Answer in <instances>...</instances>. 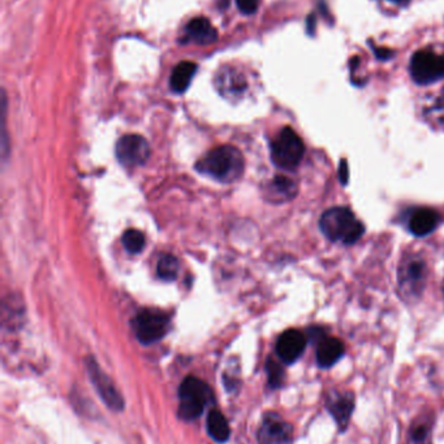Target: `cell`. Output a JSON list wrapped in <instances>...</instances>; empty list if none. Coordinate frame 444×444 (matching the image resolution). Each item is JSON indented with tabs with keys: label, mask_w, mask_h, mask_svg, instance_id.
<instances>
[{
	"label": "cell",
	"mask_w": 444,
	"mask_h": 444,
	"mask_svg": "<svg viewBox=\"0 0 444 444\" xmlns=\"http://www.w3.org/2000/svg\"><path fill=\"white\" fill-rule=\"evenodd\" d=\"M218 32L206 17H196L185 28V41L198 44H209L216 41Z\"/></svg>",
	"instance_id": "cell-12"
},
{
	"label": "cell",
	"mask_w": 444,
	"mask_h": 444,
	"mask_svg": "<svg viewBox=\"0 0 444 444\" xmlns=\"http://www.w3.org/2000/svg\"><path fill=\"white\" fill-rule=\"evenodd\" d=\"M390 1H392V3H396V4H400V6H404V4L409 3L411 0H390Z\"/></svg>",
	"instance_id": "cell-26"
},
{
	"label": "cell",
	"mask_w": 444,
	"mask_h": 444,
	"mask_svg": "<svg viewBox=\"0 0 444 444\" xmlns=\"http://www.w3.org/2000/svg\"><path fill=\"white\" fill-rule=\"evenodd\" d=\"M308 340L296 329L284 331L276 342V354L283 363L293 364L304 354Z\"/></svg>",
	"instance_id": "cell-11"
},
{
	"label": "cell",
	"mask_w": 444,
	"mask_h": 444,
	"mask_svg": "<svg viewBox=\"0 0 444 444\" xmlns=\"http://www.w3.org/2000/svg\"><path fill=\"white\" fill-rule=\"evenodd\" d=\"M211 399V390L204 380L196 377L185 378L179 388V416L182 420H196Z\"/></svg>",
	"instance_id": "cell-3"
},
{
	"label": "cell",
	"mask_w": 444,
	"mask_h": 444,
	"mask_svg": "<svg viewBox=\"0 0 444 444\" xmlns=\"http://www.w3.org/2000/svg\"><path fill=\"white\" fill-rule=\"evenodd\" d=\"M244 157L238 148L222 145L198 162L197 169L222 182H233L244 172Z\"/></svg>",
	"instance_id": "cell-2"
},
{
	"label": "cell",
	"mask_w": 444,
	"mask_h": 444,
	"mask_svg": "<svg viewBox=\"0 0 444 444\" xmlns=\"http://www.w3.org/2000/svg\"><path fill=\"white\" fill-rule=\"evenodd\" d=\"M218 89L226 97L240 95L247 89L245 77L233 69H226L218 74Z\"/></svg>",
	"instance_id": "cell-16"
},
{
	"label": "cell",
	"mask_w": 444,
	"mask_h": 444,
	"mask_svg": "<svg viewBox=\"0 0 444 444\" xmlns=\"http://www.w3.org/2000/svg\"><path fill=\"white\" fill-rule=\"evenodd\" d=\"M133 329L141 343H156L167 334L168 317L156 309H144L134 317Z\"/></svg>",
	"instance_id": "cell-6"
},
{
	"label": "cell",
	"mask_w": 444,
	"mask_h": 444,
	"mask_svg": "<svg viewBox=\"0 0 444 444\" xmlns=\"http://www.w3.org/2000/svg\"><path fill=\"white\" fill-rule=\"evenodd\" d=\"M344 344L337 338H325L318 343L317 363L321 368H331L344 355Z\"/></svg>",
	"instance_id": "cell-14"
},
{
	"label": "cell",
	"mask_w": 444,
	"mask_h": 444,
	"mask_svg": "<svg viewBox=\"0 0 444 444\" xmlns=\"http://www.w3.org/2000/svg\"><path fill=\"white\" fill-rule=\"evenodd\" d=\"M158 275L163 281H173L179 272V261L171 255H165L158 263Z\"/></svg>",
	"instance_id": "cell-20"
},
{
	"label": "cell",
	"mask_w": 444,
	"mask_h": 444,
	"mask_svg": "<svg viewBox=\"0 0 444 444\" xmlns=\"http://www.w3.org/2000/svg\"><path fill=\"white\" fill-rule=\"evenodd\" d=\"M327 408L337 421L340 430H346L354 409V397L352 394H335L327 402Z\"/></svg>",
	"instance_id": "cell-13"
},
{
	"label": "cell",
	"mask_w": 444,
	"mask_h": 444,
	"mask_svg": "<svg viewBox=\"0 0 444 444\" xmlns=\"http://www.w3.org/2000/svg\"><path fill=\"white\" fill-rule=\"evenodd\" d=\"M309 24L310 26L308 29H309V32H312L314 30V16L309 17Z\"/></svg>",
	"instance_id": "cell-27"
},
{
	"label": "cell",
	"mask_w": 444,
	"mask_h": 444,
	"mask_svg": "<svg viewBox=\"0 0 444 444\" xmlns=\"http://www.w3.org/2000/svg\"><path fill=\"white\" fill-rule=\"evenodd\" d=\"M296 194V184L292 179L284 177V176H278V177L274 178L270 186H269V196L274 202H287V200L293 199Z\"/></svg>",
	"instance_id": "cell-18"
},
{
	"label": "cell",
	"mask_w": 444,
	"mask_h": 444,
	"mask_svg": "<svg viewBox=\"0 0 444 444\" xmlns=\"http://www.w3.org/2000/svg\"><path fill=\"white\" fill-rule=\"evenodd\" d=\"M197 71V65L192 61H182L175 66V69L170 78V86L175 92H184L189 88L190 82L193 80Z\"/></svg>",
	"instance_id": "cell-17"
},
{
	"label": "cell",
	"mask_w": 444,
	"mask_h": 444,
	"mask_svg": "<svg viewBox=\"0 0 444 444\" xmlns=\"http://www.w3.org/2000/svg\"><path fill=\"white\" fill-rule=\"evenodd\" d=\"M337 176H339V181L343 186L348 185V179H349V167H348V162L346 159H343L340 164H339V172H337Z\"/></svg>",
	"instance_id": "cell-24"
},
{
	"label": "cell",
	"mask_w": 444,
	"mask_h": 444,
	"mask_svg": "<svg viewBox=\"0 0 444 444\" xmlns=\"http://www.w3.org/2000/svg\"><path fill=\"white\" fill-rule=\"evenodd\" d=\"M433 112L440 114L444 117V90L439 97H436V103L431 107Z\"/></svg>",
	"instance_id": "cell-25"
},
{
	"label": "cell",
	"mask_w": 444,
	"mask_h": 444,
	"mask_svg": "<svg viewBox=\"0 0 444 444\" xmlns=\"http://www.w3.org/2000/svg\"><path fill=\"white\" fill-rule=\"evenodd\" d=\"M304 154V142L292 128L281 130L271 143L272 162L280 169H296Z\"/></svg>",
	"instance_id": "cell-4"
},
{
	"label": "cell",
	"mask_w": 444,
	"mask_h": 444,
	"mask_svg": "<svg viewBox=\"0 0 444 444\" xmlns=\"http://www.w3.org/2000/svg\"><path fill=\"white\" fill-rule=\"evenodd\" d=\"M267 372H269L270 386L274 388H280L283 383V378H284V372H283L279 364L270 360L267 364Z\"/></svg>",
	"instance_id": "cell-22"
},
{
	"label": "cell",
	"mask_w": 444,
	"mask_h": 444,
	"mask_svg": "<svg viewBox=\"0 0 444 444\" xmlns=\"http://www.w3.org/2000/svg\"><path fill=\"white\" fill-rule=\"evenodd\" d=\"M150 156L148 140L137 134H128L119 139L116 145V157L125 167H139Z\"/></svg>",
	"instance_id": "cell-7"
},
{
	"label": "cell",
	"mask_w": 444,
	"mask_h": 444,
	"mask_svg": "<svg viewBox=\"0 0 444 444\" xmlns=\"http://www.w3.org/2000/svg\"><path fill=\"white\" fill-rule=\"evenodd\" d=\"M236 3L240 12H243L244 15H252L258 8L259 0H236Z\"/></svg>",
	"instance_id": "cell-23"
},
{
	"label": "cell",
	"mask_w": 444,
	"mask_h": 444,
	"mask_svg": "<svg viewBox=\"0 0 444 444\" xmlns=\"http://www.w3.org/2000/svg\"><path fill=\"white\" fill-rule=\"evenodd\" d=\"M88 371H89V376H90L94 388L98 391L102 400L107 404L108 408L112 411H117V412L123 411V396L120 395V392L117 391L114 382L108 378L107 374L99 369L98 365L94 360H90L88 363Z\"/></svg>",
	"instance_id": "cell-9"
},
{
	"label": "cell",
	"mask_w": 444,
	"mask_h": 444,
	"mask_svg": "<svg viewBox=\"0 0 444 444\" xmlns=\"http://www.w3.org/2000/svg\"><path fill=\"white\" fill-rule=\"evenodd\" d=\"M207 431L209 436L218 443H226L230 439V430L228 422L222 413L213 409L207 417Z\"/></svg>",
	"instance_id": "cell-19"
},
{
	"label": "cell",
	"mask_w": 444,
	"mask_h": 444,
	"mask_svg": "<svg viewBox=\"0 0 444 444\" xmlns=\"http://www.w3.org/2000/svg\"><path fill=\"white\" fill-rule=\"evenodd\" d=\"M439 222V216L431 208H420L411 215L409 220V230L416 236H426L431 234Z\"/></svg>",
	"instance_id": "cell-15"
},
{
	"label": "cell",
	"mask_w": 444,
	"mask_h": 444,
	"mask_svg": "<svg viewBox=\"0 0 444 444\" xmlns=\"http://www.w3.org/2000/svg\"><path fill=\"white\" fill-rule=\"evenodd\" d=\"M293 428L278 414H267L258 431L259 444H288L292 440Z\"/></svg>",
	"instance_id": "cell-10"
},
{
	"label": "cell",
	"mask_w": 444,
	"mask_h": 444,
	"mask_svg": "<svg viewBox=\"0 0 444 444\" xmlns=\"http://www.w3.org/2000/svg\"><path fill=\"white\" fill-rule=\"evenodd\" d=\"M320 229L331 242L340 241L346 246L358 242L365 233L362 222L346 207H334L326 210L320 220Z\"/></svg>",
	"instance_id": "cell-1"
},
{
	"label": "cell",
	"mask_w": 444,
	"mask_h": 444,
	"mask_svg": "<svg viewBox=\"0 0 444 444\" xmlns=\"http://www.w3.org/2000/svg\"><path fill=\"white\" fill-rule=\"evenodd\" d=\"M426 265L421 258H411L403 263L399 273V284L404 295L419 296L425 287Z\"/></svg>",
	"instance_id": "cell-8"
},
{
	"label": "cell",
	"mask_w": 444,
	"mask_h": 444,
	"mask_svg": "<svg viewBox=\"0 0 444 444\" xmlns=\"http://www.w3.org/2000/svg\"><path fill=\"white\" fill-rule=\"evenodd\" d=\"M123 244L128 252L139 253L145 247V236L139 230L129 229L124 233Z\"/></svg>",
	"instance_id": "cell-21"
},
{
	"label": "cell",
	"mask_w": 444,
	"mask_h": 444,
	"mask_svg": "<svg viewBox=\"0 0 444 444\" xmlns=\"http://www.w3.org/2000/svg\"><path fill=\"white\" fill-rule=\"evenodd\" d=\"M411 76L419 85H430L444 78V55L417 51L411 60Z\"/></svg>",
	"instance_id": "cell-5"
}]
</instances>
